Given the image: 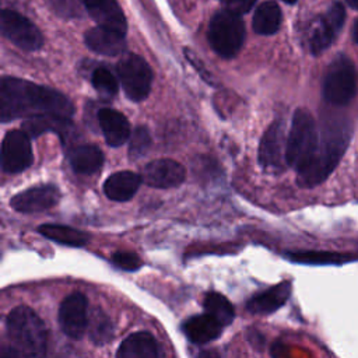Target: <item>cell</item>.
I'll return each mask as SVG.
<instances>
[{"instance_id": "obj_30", "label": "cell", "mask_w": 358, "mask_h": 358, "mask_svg": "<svg viewBox=\"0 0 358 358\" xmlns=\"http://www.w3.org/2000/svg\"><path fill=\"white\" fill-rule=\"evenodd\" d=\"M288 259L298 263H309V264H323V263H337L343 256L329 252H291L287 253Z\"/></svg>"}, {"instance_id": "obj_17", "label": "cell", "mask_w": 358, "mask_h": 358, "mask_svg": "<svg viewBox=\"0 0 358 358\" xmlns=\"http://www.w3.org/2000/svg\"><path fill=\"white\" fill-rule=\"evenodd\" d=\"M98 122L103 133V137L110 147L123 145L131 136L127 117L115 109H101L98 112Z\"/></svg>"}, {"instance_id": "obj_27", "label": "cell", "mask_w": 358, "mask_h": 358, "mask_svg": "<svg viewBox=\"0 0 358 358\" xmlns=\"http://www.w3.org/2000/svg\"><path fill=\"white\" fill-rule=\"evenodd\" d=\"M203 306H204L206 313L211 315L222 326L231 324L235 317V310H234L232 303L228 301V298H225L224 295H221L218 292L211 291V292L206 294Z\"/></svg>"}, {"instance_id": "obj_26", "label": "cell", "mask_w": 358, "mask_h": 358, "mask_svg": "<svg viewBox=\"0 0 358 358\" xmlns=\"http://www.w3.org/2000/svg\"><path fill=\"white\" fill-rule=\"evenodd\" d=\"M281 24V10L274 1L262 3L253 17V29L260 35H271Z\"/></svg>"}, {"instance_id": "obj_7", "label": "cell", "mask_w": 358, "mask_h": 358, "mask_svg": "<svg viewBox=\"0 0 358 358\" xmlns=\"http://www.w3.org/2000/svg\"><path fill=\"white\" fill-rule=\"evenodd\" d=\"M116 73L126 96L134 102L145 99L151 90L152 71L138 55H126L116 66Z\"/></svg>"}, {"instance_id": "obj_4", "label": "cell", "mask_w": 358, "mask_h": 358, "mask_svg": "<svg viewBox=\"0 0 358 358\" xmlns=\"http://www.w3.org/2000/svg\"><path fill=\"white\" fill-rule=\"evenodd\" d=\"M319 145V131L309 110L296 109L292 115L291 129L287 137L285 161L299 173L313 159Z\"/></svg>"}, {"instance_id": "obj_13", "label": "cell", "mask_w": 358, "mask_h": 358, "mask_svg": "<svg viewBox=\"0 0 358 358\" xmlns=\"http://www.w3.org/2000/svg\"><path fill=\"white\" fill-rule=\"evenodd\" d=\"M60 193L53 185H39L22 190L10 199V206L20 213H41L59 203Z\"/></svg>"}, {"instance_id": "obj_31", "label": "cell", "mask_w": 358, "mask_h": 358, "mask_svg": "<svg viewBox=\"0 0 358 358\" xmlns=\"http://www.w3.org/2000/svg\"><path fill=\"white\" fill-rule=\"evenodd\" d=\"M112 262L116 267L126 271H136L143 266L141 259L133 252H116L112 255Z\"/></svg>"}, {"instance_id": "obj_37", "label": "cell", "mask_w": 358, "mask_h": 358, "mask_svg": "<svg viewBox=\"0 0 358 358\" xmlns=\"http://www.w3.org/2000/svg\"><path fill=\"white\" fill-rule=\"evenodd\" d=\"M345 1L348 3V6H350V7H352V8L358 10V0H345Z\"/></svg>"}, {"instance_id": "obj_24", "label": "cell", "mask_w": 358, "mask_h": 358, "mask_svg": "<svg viewBox=\"0 0 358 358\" xmlns=\"http://www.w3.org/2000/svg\"><path fill=\"white\" fill-rule=\"evenodd\" d=\"M38 232L53 242L73 246V248L84 246L88 242L87 234L76 228L60 225V224H43L38 228Z\"/></svg>"}, {"instance_id": "obj_5", "label": "cell", "mask_w": 358, "mask_h": 358, "mask_svg": "<svg viewBox=\"0 0 358 358\" xmlns=\"http://www.w3.org/2000/svg\"><path fill=\"white\" fill-rule=\"evenodd\" d=\"M245 41V25L241 14L224 10L218 11L210 21L208 42L221 57L231 59L238 55Z\"/></svg>"}, {"instance_id": "obj_10", "label": "cell", "mask_w": 358, "mask_h": 358, "mask_svg": "<svg viewBox=\"0 0 358 358\" xmlns=\"http://www.w3.org/2000/svg\"><path fill=\"white\" fill-rule=\"evenodd\" d=\"M34 161L29 134L21 130H10L1 143V168L7 173H18L29 168Z\"/></svg>"}, {"instance_id": "obj_3", "label": "cell", "mask_w": 358, "mask_h": 358, "mask_svg": "<svg viewBox=\"0 0 358 358\" xmlns=\"http://www.w3.org/2000/svg\"><path fill=\"white\" fill-rule=\"evenodd\" d=\"M6 333L13 355H45L48 343L46 326L31 308L21 305L10 310L6 317Z\"/></svg>"}, {"instance_id": "obj_11", "label": "cell", "mask_w": 358, "mask_h": 358, "mask_svg": "<svg viewBox=\"0 0 358 358\" xmlns=\"http://www.w3.org/2000/svg\"><path fill=\"white\" fill-rule=\"evenodd\" d=\"M59 324L62 331L73 338L80 340L88 329V301L81 292L69 294L59 308Z\"/></svg>"}, {"instance_id": "obj_23", "label": "cell", "mask_w": 358, "mask_h": 358, "mask_svg": "<svg viewBox=\"0 0 358 358\" xmlns=\"http://www.w3.org/2000/svg\"><path fill=\"white\" fill-rule=\"evenodd\" d=\"M70 117L63 116H53V115H38L32 117H27L22 123V129L29 134V137H38L43 131L53 130L60 134L62 140L69 134L71 127Z\"/></svg>"}, {"instance_id": "obj_2", "label": "cell", "mask_w": 358, "mask_h": 358, "mask_svg": "<svg viewBox=\"0 0 358 358\" xmlns=\"http://www.w3.org/2000/svg\"><path fill=\"white\" fill-rule=\"evenodd\" d=\"M352 136L351 122L345 116H330L319 131V145L312 162L298 173L301 186L322 183L338 165Z\"/></svg>"}, {"instance_id": "obj_25", "label": "cell", "mask_w": 358, "mask_h": 358, "mask_svg": "<svg viewBox=\"0 0 358 358\" xmlns=\"http://www.w3.org/2000/svg\"><path fill=\"white\" fill-rule=\"evenodd\" d=\"M88 334L90 340L95 345H105L112 341L115 336V327L110 317L101 309L94 308L88 317Z\"/></svg>"}, {"instance_id": "obj_15", "label": "cell", "mask_w": 358, "mask_h": 358, "mask_svg": "<svg viewBox=\"0 0 358 358\" xmlns=\"http://www.w3.org/2000/svg\"><path fill=\"white\" fill-rule=\"evenodd\" d=\"M84 6L98 25L126 34V17L116 0H84Z\"/></svg>"}, {"instance_id": "obj_33", "label": "cell", "mask_w": 358, "mask_h": 358, "mask_svg": "<svg viewBox=\"0 0 358 358\" xmlns=\"http://www.w3.org/2000/svg\"><path fill=\"white\" fill-rule=\"evenodd\" d=\"M220 1L228 10L235 11L238 14H243V13H248L257 0H220Z\"/></svg>"}, {"instance_id": "obj_12", "label": "cell", "mask_w": 358, "mask_h": 358, "mask_svg": "<svg viewBox=\"0 0 358 358\" xmlns=\"http://www.w3.org/2000/svg\"><path fill=\"white\" fill-rule=\"evenodd\" d=\"M285 145L287 140L284 137V122H273L264 131L260 145H259V164L263 169L268 172L282 171L285 161Z\"/></svg>"}, {"instance_id": "obj_14", "label": "cell", "mask_w": 358, "mask_h": 358, "mask_svg": "<svg viewBox=\"0 0 358 358\" xmlns=\"http://www.w3.org/2000/svg\"><path fill=\"white\" fill-rule=\"evenodd\" d=\"M143 180L157 189H171L183 183L186 169L179 162L169 158H159L148 162L143 171Z\"/></svg>"}, {"instance_id": "obj_22", "label": "cell", "mask_w": 358, "mask_h": 358, "mask_svg": "<svg viewBox=\"0 0 358 358\" xmlns=\"http://www.w3.org/2000/svg\"><path fill=\"white\" fill-rule=\"evenodd\" d=\"M69 161L74 172L80 175H91L102 166L103 154L95 144H83L70 151Z\"/></svg>"}, {"instance_id": "obj_35", "label": "cell", "mask_w": 358, "mask_h": 358, "mask_svg": "<svg viewBox=\"0 0 358 358\" xmlns=\"http://www.w3.org/2000/svg\"><path fill=\"white\" fill-rule=\"evenodd\" d=\"M248 338H249L250 344H252L255 348H259V350L263 348L264 338H263V336H262L260 333H257L256 330H250V331L248 333Z\"/></svg>"}, {"instance_id": "obj_34", "label": "cell", "mask_w": 358, "mask_h": 358, "mask_svg": "<svg viewBox=\"0 0 358 358\" xmlns=\"http://www.w3.org/2000/svg\"><path fill=\"white\" fill-rule=\"evenodd\" d=\"M186 56H187V59H189V62H192V64L197 69V71L200 73V76L206 80V81H208V83H211L210 81V76H208V73L203 69V64L200 66V63H199V60L194 57V55L192 53V52H189V50H186Z\"/></svg>"}, {"instance_id": "obj_1", "label": "cell", "mask_w": 358, "mask_h": 358, "mask_svg": "<svg viewBox=\"0 0 358 358\" xmlns=\"http://www.w3.org/2000/svg\"><path fill=\"white\" fill-rule=\"evenodd\" d=\"M73 103L62 92L22 78L3 77L0 83V120L3 123L38 115L70 117Z\"/></svg>"}, {"instance_id": "obj_19", "label": "cell", "mask_w": 358, "mask_h": 358, "mask_svg": "<svg viewBox=\"0 0 358 358\" xmlns=\"http://www.w3.org/2000/svg\"><path fill=\"white\" fill-rule=\"evenodd\" d=\"M116 355L119 358H157L162 355V351L152 334L137 331L122 341Z\"/></svg>"}, {"instance_id": "obj_28", "label": "cell", "mask_w": 358, "mask_h": 358, "mask_svg": "<svg viewBox=\"0 0 358 358\" xmlns=\"http://www.w3.org/2000/svg\"><path fill=\"white\" fill-rule=\"evenodd\" d=\"M91 83L94 85V88L105 95V96H112L117 92V88H119V84H117V80L116 77L112 74V71L106 67H96L94 71H92V76H91Z\"/></svg>"}, {"instance_id": "obj_36", "label": "cell", "mask_w": 358, "mask_h": 358, "mask_svg": "<svg viewBox=\"0 0 358 358\" xmlns=\"http://www.w3.org/2000/svg\"><path fill=\"white\" fill-rule=\"evenodd\" d=\"M352 39L355 41V43H358V20L355 21V24L352 27Z\"/></svg>"}, {"instance_id": "obj_6", "label": "cell", "mask_w": 358, "mask_h": 358, "mask_svg": "<svg viewBox=\"0 0 358 358\" xmlns=\"http://www.w3.org/2000/svg\"><path fill=\"white\" fill-rule=\"evenodd\" d=\"M357 92V78L352 62L345 55H337L323 77V96L333 106L348 105Z\"/></svg>"}, {"instance_id": "obj_29", "label": "cell", "mask_w": 358, "mask_h": 358, "mask_svg": "<svg viewBox=\"0 0 358 358\" xmlns=\"http://www.w3.org/2000/svg\"><path fill=\"white\" fill-rule=\"evenodd\" d=\"M151 145V137L150 131L144 126H138L134 129L133 134L130 136L129 143V155L131 159H138L150 150Z\"/></svg>"}, {"instance_id": "obj_20", "label": "cell", "mask_w": 358, "mask_h": 358, "mask_svg": "<svg viewBox=\"0 0 358 358\" xmlns=\"http://www.w3.org/2000/svg\"><path fill=\"white\" fill-rule=\"evenodd\" d=\"M222 327L224 326L211 315L203 313L189 317L183 323L182 330L192 343L206 344L218 338L222 331Z\"/></svg>"}, {"instance_id": "obj_16", "label": "cell", "mask_w": 358, "mask_h": 358, "mask_svg": "<svg viewBox=\"0 0 358 358\" xmlns=\"http://www.w3.org/2000/svg\"><path fill=\"white\" fill-rule=\"evenodd\" d=\"M84 41L92 52L103 56H117L126 48L124 34L101 25L87 31Z\"/></svg>"}, {"instance_id": "obj_38", "label": "cell", "mask_w": 358, "mask_h": 358, "mask_svg": "<svg viewBox=\"0 0 358 358\" xmlns=\"http://www.w3.org/2000/svg\"><path fill=\"white\" fill-rule=\"evenodd\" d=\"M282 1H285V3H295L296 0H282Z\"/></svg>"}, {"instance_id": "obj_8", "label": "cell", "mask_w": 358, "mask_h": 358, "mask_svg": "<svg viewBox=\"0 0 358 358\" xmlns=\"http://www.w3.org/2000/svg\"><path fill=\"white\" fill-rule=\"evenodd\" d=\"M0 28L3 36L22 50L34 52L43 43L42 34L36 25L17 11L3 10L0 15Z\"/></svg>"}, {"instance_id": "obj_18", "label": "cell", "mask_w": 358, "mask_h": 358, "mask_svg": "<svg viewBox=\"0 0 358 358\" xmlns=\"http://www.w3.org/2000/svg\"><path fill=\"white\" fill-rule=\"evenodd\" d=\"M291 295V281H282L264 292L252 296L246 309L253 315H270L280 309Z\"/></svg>"}, {"instance_id": "obj_9", "label": "cell", "mask_w": 358, "mask_h": 358, "mask_svg": "<svg viewBox=\"0 0 358 358\" xmlns=\"http://www.w3.org/2000/svg\"><path fill=\"white\" fill-rule=\"evenodd\" d=\"M345 20V10L341 3H333L324 14L317 17L308 35L309 49L313 55L324 52L341 31Z\"/></svg>"}, {"instance_id": "obj_21", "label": "cell", "mask_w": 358, "mask_h": 358, "mask_svg": "<svg viewBox=\"0 0 358 358\" xmlns=\"http://www.w3.org/2000/svg\"><path fill=\"white\" fill-rule=\"evenodd\" d=\"M143 178L131 171L112 173L103 183V192L113 201H127L138 190Z\"/></svg>"}, {"instance_id": "obj_32", "label": "cell", "mask_w": 358, "mask_h": 358, "mask_svg": "<svg viewBox=\"0 0 358 358\" xmlns=\"http://www.w3.org/2000/svg\"><path fill=\"white\" fill-rule=\"evenodd\" d=\"M49 7L60 17L74 18L81 15L80 6L76 0H48Z\"/></svg>"}]
</instances>
